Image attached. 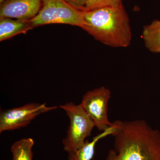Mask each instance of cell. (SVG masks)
<instances>
[{
	"label": "cell",
	"instance_id": "1",
	"mask_svg": "<svg viewBox=\"0 0 160 160\" xmlns=\"http://www.w3.org/2000/svg\"><path fill=\"white\" fill-rule=\"evenodd\" d=\"M118 121L106 160H160V132L145 120Z\"/></svg>",
	"mask_w": 160,
	"mask_h": 160
},
{
	"label": "cell",
	"instance_id": "2",
	"mask_svg": "<svg viewBox=\"0 0 160 160\" xmlns=\"http://www.w3.org/2000/svg\"><path fill=\"white\" fill-rule=\"evenodd\" d=\"M84 21L82 29L104 45L114 48L130 46L131 28L123 3L85 10Z\"/></svg>",
	"mask_w": 160,
	"mask_h": 160
},
{
	"label": "cell",
	"instance_id": "3",
	"mask_svg": "<svg viewBox=\"0 0 160 160\" xmlns=\"http://www.w3.org/2000/svg\"><path fill=\"white\" fill-rule=\"evenodd\" d=\"M29 22L33 29L50 24H65L82 29L84 11L76 9L65 0H42L39 12Z\"/></svg>",
	"mask_w": 160,
	"mask_h": 160
},
{
	"label": "cell",
	"instance_id": "4",
	"mask_svg": "<svg viewBox=\"0 0 160 160\" xmlns=\"http://www.w3.org/2000/svg\"><path fill=\"white\" fill-rule=\"evenodd\" d=\"M59 107L63 109L69 119V125L62 143L64 150L68 152L75 151L82 146L85 139L91 135L94 123L80 104L72 102L65 103Z\"/></svg>",
	"mask_w": 160,
	"mask_h": 160
},
{
	"label": "cell",
	"instance_id": "5",
	"mask_svg": "<svg viewBox=\"0 0 160 160\" xmlns=\"http://www.w3.org/2000/svg\"><path fill=\"white\" fill-rule=\"evenodd\" d=\"M111 92L105 86L89 90L83 95L80 105L94 123L95 127L104 131L113 125L108 117V104Z\"/></svg>",
	"mask_w": 160,
	"mask_h": 160
},
{
	"label": "cell",
	"instance_id": "6",
	"mask_svg": "<svg viewBox=\"0 0 160 160\" xmlns=\"http://www.w3.org/2000/svg\"><path fill=\"white\" fill-rule=\"evenodd\" d=\"M46 103H29L24 106L5 109L0 114V133L26 127L38 116L57 109Z\"/></svg>",
	"mask_w": 160,
	"mask_h": 160
},
{
	"label": "cell",
	"instance_id": "7",
	"mask_svg": "<svg viewBox=\"0 0 160 160\" xmlns=\"http://www.w3.org/2000/svg\"><path fill=\"white\" fill-rule=\"evenodd\" d=\"M42 0H6L1 4L0 18L30 21L41 9Z\"/></svg>",
	"mask_w": 160,
	"mask_h": 160
},
{
	"label": "cell",
	"instance_id": "8",
	"mask_svg": "<svg viewBox=\"0 0 160 160\" xmlns=\"http://www.w3.org/2000/svg\"><path fill=\"white\" fill-rule=\"evenodd\" d=\"M113 123L112 126L97 135L91 142L86 140L79 148L75 151L68 152V160H91L94 155L97 143L101 139L108 136L110 135L113 136L116 132L118 126V120Z\"/></svg>",
	"mask_w": 160,
	"mask_h": 160
},
{
	"label": "cell",
	"instance_id": "9",
	"mask_svg": "<svg viewBox=\"0 0 160 160\" xmlns=\"http://www.w3.org/2000/svg\"><path fill=\"white\" fill-rule=\"evenodd\" d=\"M33 29L29 21L0 18V42H3L20 34H26Z\"/></svg>",
	"mask_w": 160,
	"mask_h": 160
},
{
	"label": "cell",
	"instance_id": "10",
	"mask_svg": "<svg viewBox=\"0 0 160 160\" xmlns=\"http://www.w3.org/2000/svg\"><path fill=\"white\" fill-rule=\"evenodd\" d=\"M142 38L149 51L160 53V20H155L143 28Z\"/></svg>",
	"mask_w": 160,
	"mask_h": 160
},
{
	"label": "cell",
	"instance_id": "11",
	"mask_svg": "<svg viewBox=\"0 0 160 160\" xmlns=\"http://www.w3.org/2000/svg\"><path fill=\"white\" fill-rule=\"evenodd\" d=\"M34 144L31 138L21 139L13 143L11 147L12 160H32Z\"/></svg>",
	"mask_w": 160,
	"mask_h": 160
},
{
	"label": "cell",
	"instance_id": "12",
	"mask_svg": "<svg viewBox=\"0 0 160 160\" xmlns=\"http://www.w3.org/2000/svg\"><path fill=\"white\" fill-rule=\"evenodd\" d=\"M122 3V0H88L85 10H92L106 6H117Z\"/></svg>",
	"mask_w": 160,
	"mask_h": 160
},
{
	"label": "cell",
	"instance_id": "13",
	"mask_svg": "<svg viewBox=\"0 0 160 160\" xmlns=\"http://www.w3.org/2000/svg\"><path fill=\"white\" fill-rule=\"evenodd\" d=\"M65 1L76 9L85 11L88 0H65Z\"/></svg>",
	"mask_w": 160,
	"mask_h": 160
},
{
	"label": "cell",
	"instance_id": "14",
	"mask_svg": "<svg viewBox=\"0 0 160 160\" xmlns=\"http://www.w3.org/2000/svg\"><path fill=\"white\" fill-rule=\"evenodd\" d=\"M6 1V0H0V4H2V3H3Z\"/></svg>",
	"mask_w": 160,
	"mask_h": 160
}]
</instances>
